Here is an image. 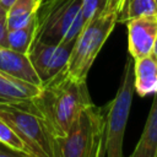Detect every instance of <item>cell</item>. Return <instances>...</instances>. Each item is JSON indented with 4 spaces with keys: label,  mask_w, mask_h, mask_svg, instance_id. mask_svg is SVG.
Listing matches in <instances>:
<instances>
[{
    "label": "cell",
    "mask_w": 157,
    "mask_h": 157,
    "mask_svg": "<svg viewBox=\"0 0 157 157\" xmlns=\"http://www.w3.org/2000/svg\"><path fill=\"white\" fill-rule=\"evenodd\" d=\"M28 107L45 123L53 139L64 137L83 109L92 104L86 80L69 77L65 71L40 86V93L27 101Z\"/></svg>",
    "instance_id": "cell-1"
},
{
    "label": "cell",
    "mask_w": 157,
    "mask_h": 157,
    "mask_svg": "<svg viewBox=\"0 0 157 157\" xmlns=\"http://www.w3.org/2000/svg\"><path fill=\"white\" fill-rule=\"evenodd\" d=\"M119 4L109 0L105 9L91 22L85 25L77 36L70 53L65 74L78 81L87 78L99 50L118 23Z\"/></svg>",
    "instance_id": "cell-2"
},
{
    "label": "cell",
    "mask_w": 157,
    "mask_h": 157,
    "mask_svg": "<svg viewBox=\"0 0 157 157\" xmlns=\"http://www.w3.org/2000/svg\"><path fill=\"white\" fill-rule=\"evenodd\" d=\"M104 120V107L88 105L64 137L54 139L53 157H96L103 141Z\"/></svg>",
    "instance_id": "cell-3"
},
{
    "label": "cell",
    "mask_w": 157,
    "mask_h": 157,
    "mask_svg": "<svg viewBox=\"0 0 157 157\" xmlns=\"http://www.w3.org/2000/svg\"><path fill=\"white\" fill-rule=\"evenodd\" d=\"M134 59L128 58L115 97L104 107L105 157H123V141L134 96Z\"/></svg>",
    "instance_id": "cell-4"
},
{
    "label": "cell",
    "mask_w": 157,
    "mask_h": 157,
    "mask_svg": "<svg viewBox=\"0 0 157 157\" xmlns=\"http://www.w3.org/2000/svg\"><path fill=\"white\" fill-rule=\"evenodd\" d=\"M0 117L15 130L34 157H53L54 139L44 120L28 107L27 101L0 103Z\"/></svg>",
    "instance_id": "cell-5"
},
{
    "label": "cell",
    "mask_w": 157,
    "mask_h": 157,
    "mask_svg": "<svg viewBox=\"0 0 157 157\" xmlns=\"http://www.w3.org/2000/svg\"><path fill=\"white\" fill-rule=\"evenodd\" d=\"M81 1L82 0H66L44 15L37 16L34 39L48 44L72 48L83 27Z\"/></svg>",
    "instance_id": "cell-6"
},
{
    "label": "cell",
    "mask_w": 157,
    "mask_h": 157,
    "mask_svg": "<svg viewBox=\"0 0 157 157\" xmlns=\"http://www.w3.org/2000/svg\"><path fill=\"white\" fill-rule=\"evenodd\" d=\"M70 53L71 47L48 44L34 39L27 53V58L40 83L44 85L66 70Z\"/></svg>",
    "instance_id": "cell-7"
},
{
    "label": "cell",
    "mask_w": 157,
    "mask_h": 157,
    "mask_svg": "<svg viewBox=\"0 0 157 157\" xmlns=\"http://www.w3.org/2000/svg\"><path fill=\"white\" fill-rule=\"evenodd\" d=\"M128 27V48L130 56L140 59L152 54L157 38V15H145L130 20Z\"/></svg>",
    "instance_id": "cell-8"
},
{
    "label": "cell",
    "mask_w": 157,
    "mask_h": 157,
    "mask_svg": "<svg viewBox=\"0 0 157 157\" xmlns=\"http://www.w3.org/2000/svg\"><path fill=\"white\" fill-rule=\"evenodd\" d=\"M40 93V86L0 70V103L31 101Z\"/></svg>",
    "instance_id": "cell-9"
},
{
    "label": "cell",
    "mask_w": 157,
    "mask_h": 157,
    "mask_svg": "<svg viewBox=\"0 0 157 157\" xmlns=\"http://www.w3.org/2000/svg\"><path fill=\"white\" fill-rule=\"evenodd\" d=\"M0 70L37 86H42L40 80L33 70L27 55L17 53L9 47L0 45Z\"/></svg>",
    "instance_id": "cell-10"
},
{
    "label": "cell",
    "mask_w": 157,
    "mask_h": 157,
    "mask_svg": "<svg viewBox=\"0 0 157 157\" xmlns=\"http://www.w3.org/2000/svg\"><path fill=\"white\" fill-rule=\"evenodd\" d=\"M134 90L141 97L157 93V60L152 54L134 60Z\"/></svg>",
    "instance_id": "cell-11"
},
{
    "label": "cell",
    "mask_w": 157,
    "mask_h": 157,
    "mask_svg": "<svg viewBox=\"0 0 157 157\" xmlns=\"http://www.w3.org/2000/svg\"><path fill=\"white\" fill-rule=\"evenodd\" d=\"M157 153V93L153 94V102L145 123V128L139 142L129 157H156Z\"/></svg>",
    "instance_id": "cell-12"
},
{
    "label": "cell",
    "mask_w": 157,
    "mask_h": 157,
    "mask_svg": "<svg viewBox=\"0 0 157 157\" xmlns=\"http://www.w3.org/2000/svg\"><path fill=\"white\" fill-rule=\"evenodd\" d=\"M42 0H15L6 10L7 29H16L26 26L36 18Z\"/></svg>",
    "instance_id": "cell-13"
},
{
    "label": "cell",
    "mask_w": 157,
    "mask_h": 157,
    "mask_svg": "<svg viewBox=\"0 0 157 157\" xmlns=\"http://www.w3.org/2000/svg\"><path fill=\"white\" fill-rule=\"evenodd\" d=\"M36 31H37V16L26 26L7 32V47L17 53L27 55L34 40Z\"/></svg>",
    "instance_id": "cell-14"
},
{
    "label": "cell",
    "mask_w": 157,
    "mask_h": 157,
    "mask_svg": "<svg viewBox=\"0 0 157 157\" xmlns=\"http://www.w3.org/2000/svg\"><path fill=\"white\" fill-rule=\"evenodd\" d=\"M145 15H157V7L153 0H121L118 23L125 25L130 20Z\"/></svg>",
    "instance_id": "cell-15"
},
{
    "label": "cell",
    "mask_w": 157,
    "mask_h": 157,
    "mask_svg": "<svg viewBox=\"0 0 157 157\" xmlns=\"http://www.w3.org/2000/svg\"><path fill=\"white\" fill-rule=\"evenodd\" d=\"M0 144L7 146L9 148L16 152L25 153L29 157H34V155L28 148V146L20 139V136L15 132V130L1 117H0Z\"/></svg>",
    "instance_id": "cell-16"
},
{
    "label": "cell",
    "mask_w": 157,
    "mask_h": 157,
    "mask_svg": "<svg viewBox=\"0 0 157 157\" xmlns=\"http://www.w3.org/2000/svg\"><path fill=\"white\" fill-rule=\"evenodd\" d=\"M109 0H82L81 1V13L83 26L94 20L107 6Z\"/></svg>",
    "instance_id": "cell-17"
},
{
    "label": "cell",
    "mask_w": 157,
    "mask_h": 157,
    "mask_svg": "<svg viewBox=\"0 0 157 157\" xmlns=\"http://www.w3.org/2000/svg\"><path fill=\"white\" fill-rule=\"evenodd\" d=\"M7 25H6V10L0 9V45L7 47Z\"/></svg>",
    "instance_id": "cell-18"
},
{
    "label": "cell",
    "mask_w": 157,
    "mask_h": 157,
    "mask_svg": "<svg viewBox=\"0 0 157 157\" xmlns=\"http://www.w3.org/2000/svg\"><path fill=\"white\" fill-rule=\"evenodd\" d=\"M64 1H66V0H42V4H40L39 10H38V12H37V16L44 15L45 12H48L49 10L54 9L55 6L63 4Z\"/></svg>",
    "instance_id": "cell-19"
},
{
    "label": "cell",
    "mask_w": 157,
    "mask_h": 157,
    "mask_svg": "<svg viewBox=\"0 0 157 157\" xmlns=\"http://www.w3.org/2000/svg\"><path fill=\"white\" fill-rule=\"evenodd\" d=\"M0 157H29L25 153H20V152H16L11 148H9L7 146L0 144Z\"/></svg>",
    "instance_id": "cell-20"
},
{
    "label": "cell",
    "mask_w": 157,
    "mask_h": 157,
    "mask_svg": "<svg viewBox=\"0 0 157 157\" xmlns=\"http://www.w3.org/2000/svg\"><path fill=\"white\" fill-rule=\"evenodd\" d=\"M13 1H15V0H0V6H1L2 9H5V10H7V9L13 4Z\"/></svg>",
    "instance_id": "cell-21"
},
{
    "label": "cell",
    "mask_w": 157,
    "mask_h": 157,
    "mask_svg": "<svg viewBox=\"0 0 157 157\" xmlns=\"http://www.w3.org/2000/svg\"><path fill=\"white\" fill-rule=\"evenodd\" d=\"M152 55L156 58V60H157V38H156V40H155V45H153V49H152Z\"/></svg>",
    "instance_id": "cell-22"
},
{
    "label": "cell",
    "mask_w": 157,
    "mask_h": 157,
    "mask_svg": "<svg viewBox=\"0 0 157 157\" xmlns=\"http://www.w3.org/2000/svg\"><path fill=\"white\" fill-rule=\"evenodd\" d=\"M115 1H117V2L119 4V6H120V4H121V0H115Z\"/></svg>",
    "instance_id": "cell-23"
},
{
    "label": "cell",
    "mask_w": 157,
    "mask_h": 157,
    "mask_svg": "<svg viewBox=\"0 0 157 157\" xmlns=\"http://www.w3.org/2000/svg\"><path fill=\"white\" fill-rule=\"evenodd\" d=\"M155 1V4H156V7H157V0H153Z\"/></svg>",
    "instance_id": "cell-24"
},
{
    "label": "cell",
    "mask_w": 157,
    "mask_h": 157,
    "mask_svg": "<svg viewBox=\"0 0 157 157\" xmlns=\"http://www.w3.org/2000/svg\"><path fill=\"white\" fill-rule=\"evenodd\" d=\"M0 9H2V7H1V6H0Z\"/></svg>",
    "instance_id": "cell-25"
},
{
    "label": "cell",
    "mask_w": 157,
    "mask_h": 157,
    "mask_svg": "<svg viewBox=\"0 0 157 157\" xmlns=\"http://www.w3.org/2000/svg\"><path fill=\"white\" fill-rule=\"evenodd\" d=\"M156 157H157V153H156Z\"/></svg>",
    "instance_id": "cell-26"
}]
</instances>
